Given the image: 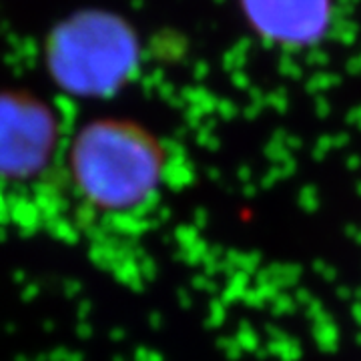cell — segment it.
<instances>
[{
	"label": "cell",
	"instance_id": "cell-4",
	"mask_svg": "<svg viewBox=\"0 0 361 361\" xmlns=\"http://www.w3.org/2000/svg\"><path fill=\"white\" fill-rule=\"evenodd\" d=\"M251 28L279 47H307L325 37L334 0H241Z\"/></svg>",
	"mask_w": 361,
	"mask_h": 361
},
{
	"label": "cell",
	"instance_id": "cell-2",
	"mask_svg": "<svg viewBox=\"0 0 361 361\" xmlns=\"http://www.w3.org/2000/svg\"><path fill=\"white\" fill-rule=\"evenodd\" d=\"M141 59L135 28L118 14L87 8L52 28L44 63L59 89L85 99L111 97L129 82Z\"/></svg>",
	"mask_w": 361,
	"mask_h": 361
},
{
	"label": "cell",
	"instance_id": "cell-1",
	"mask_svg": "<svg viewBox=\"0 0 361 361\" xmlns=\"http://www.w3.org/2000/svg\"><path fill=\"white\" fill-rule=\"evenodd\" d=\"M75 193L89 209L129 213L151 201L165 173V151L153 133L127 118H97L68 149Z\"/></svg>",
	"mask_w": 361,
	"mask_h": 361
},
{
	"label": "cell",
	"instance_id": "cell-3",
	"mask_svg": "<svg viewBox=\"0 0 361 361\" xmlns=\"http://www.w3.org/2000/svg\"><path fill=\"white\" fill-rule=\"evenodd\" d=\"M59 118L25 90H0V180L25 183L51 167L59 149Z\"/></svg>",
	"mask_w": 361,
	"mask_h": 361
}]
</instances>
